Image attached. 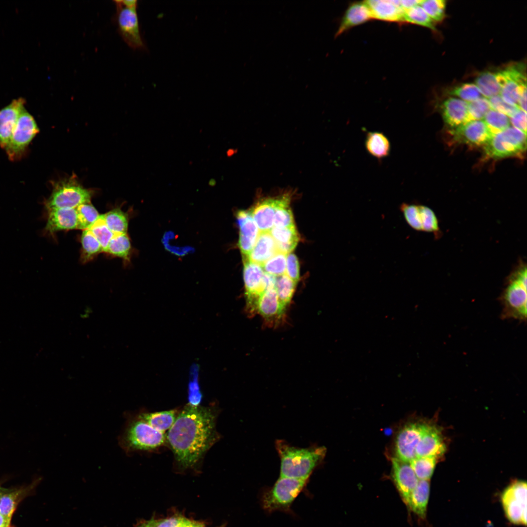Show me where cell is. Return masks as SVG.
<instances>
[{
  "label": "cell",
  "instance_id": "6da1fadb",
  "mask_svg": "<svg viewBox=\"0 0 527 527\" xmlns=\"http://www.w3.org/2000/svg\"><path fill=\"white\" fill-rule=\"evenodd\" d=\"M217 415L211 406L189 404L179 412L166 437L175 464L180 469H196L219 440Z\"/></svg>",
  "mask_w": 527,
  "mask_h": 527
},
{
  "label": "cell",
  "instance_id": "7a4b0ae2",
  "mask_svg": "<svg viewBox=\"0 0 527 527\" xmlns=\"http://www.w3.org/2000/svg\"><path fill=\"white\" fill-rule=\"evenodd\" d=\"M276 448L281 459L280 477L308 479L314 468L324 458V446L299 448L283 440L276 442Z\"/></svg>",
  "mask_w": 527,
  "mask_h": 527
},
{
  "label": "cell",
  "instance_id": "3957f363",
  "mask_svg": "<svg viewBox=\"0 0 527 527\" xmlns=\"http://www.w3.org/2000/svg\"><path fill=\"white\" fill-rule=\"evenodd\" d=\"M527 278L526 263L520 260L507 278L505 287L500 298L503 319L526 321Z\"/></svg>",
  "mask_w": 527,
  "mask_h": 527
},
{
  "label": "cell",
  "instance_id": "277c9868",
  "mask_svg": "<svg viewBox=\"0 0 527 527\" xmlns=\"http://www.w3.org/2000/svg\"><path fill=\"white\" fill-rule=\"evenodd\" d=\"M119 443L126 453L152 451L164 445L166 437L137 415L128 418Z\"/></svg>",
  "mask_w": 527,
  "mask_h": 527
},
{
  "label": "cell",
  "instance_id": "5b68a950",
  "mask_svg": "<svg viewBox=\"0 0 527 527\" xmlns=\"http://www.w3.org/2000/svg\"><path fill=\"white\" fill-rule=\"evenodd\" d=\"M92 191L84 188L73 174L53 183L52 192L44 202L46 210L53 208H76L91 202Z\"/></svg>",
  "mask_w": 527,
  "mask_h": 527
},
{
  "label": "cell",
  "instance_id": "8992f818",
  "mask_svg": "<svg viewBox=\"0 0 527 527\" xmlns=\"http://www.w3.org/2000/svg\"><path fill=\"white\" fill-rule=\"evenodd\" d=\"M307 481L308 479L280 477L274 486L264 494L262 499L263 508L268 512L288 511Z\"/></svg>",
  "mask_w": 527,
  "mask_h": 527
},
{
  "label": "cell",
  "instance_id": "52a82bcc",
  "mask_svg": "<svg viewBox=\"0 0 527 527\" xmlns=\"http://www.w3.org/2000/svg\"><path fill=\"white\" fill-rule=\"evenodd\" d=\"M526 148V133L514 127L494 135L485 145L486 155L492 158L519 155Z\"/></svg>",
  "mask_w": 527,
  "mask_h": 527
},
{
  "label": "cell",
  "instance_id": "ba28073f",
  "mask_svg": "<svg viewBox=\"0 0 527 527\" xmlns=\"http://www.w3.org/2000/svg\"><path fill=\"white\" fill-rule=\"evenodd\" d=\"M39 132L33 117L24 108L19 117L9 143L5 149L9 159L14 161L20 159Z\"/></svg>",
  "mask_w": 527,
  "mask_h": 527
},
{
  "label": "cell",
  "instance_id": "9c48e42d",
  "mask_svg": "<svg viewBox=\"0 0 527 527\" xmlns=\"http://www.w3.org/2000/svg\"><path fill=\"white\" fill-rule=\"evenodd\" d=\"M527 486L526 481H516L508 486L501 501L508 520L514 524H527Z\"/></svg>",
  "mask_w": 527,
  "mask_h": 527
},
{
  "label": "cell",
  "instance_id": "30bf717a",
  "mask_svg": "<svg viewBox=\"0 0 527 527\" xmlns=\"http://www.w3.org/2000/svg\"><path fill=\"white\" fill-rule=\"evenodd\" d=\"M496 76L501 87L500 96L508 103L518 106L521 94L527 91L524 65L518 64L509 66L497 72Z\"/></svg>",
  "mask_w": 527,
  "mask_h": 527
},
{
  "label": "cell",
  "instance_id": "8fae6325",
  "mask_svg": "<svg viewBox=\"0 0 527 527\" xmlns=\"http://www.w3.org/2000/svg\"><path fill=\"white\" fill-rule=\"evenodd\" d=\"M118 32L124 42L134 49L144 47L139 23L137 7H127L122 0H115Z\"/></svg>",
  "mask_w": 527,
  "mask_h": 527
},
{
  "label": "cell",
  "instance_id": "7c38bea8",
  "mask_svg": "<svg viewBox=\"0 0 527 527\" xmlns=\"http://www.w3.org/2000/svg\"><path fill=\"white\" fill-rule=\"evenodd\" d=\"M400 209L407 223L415 230L432 233L437 239L441 237L437 217L429 207L403 203Z\"/></svg>",
  "mask_w": 527,
  "mask_h": 527
},
{
  "label": "cell",
  "instance_id": "4fadbf2b",
  "mask_svg": "<svg viewBox=\"0 0 527 527\" xmlns=\"http://www.w3.org/2000/svg\"><path fill=\"white\" fill-rule=\"evenodd\" d=\"M264 272L261 265L245 259L243 274L245 290L246 311L250 316L257 313L259 299L266 290L263 279Z\"/></svg>",
  "mask_w": 527,
  "mask_h": 527
},
{
  "label": "cell",
  "instance_id": "5bb4252c",
  "mask_svg": "<svg viewBox=\"0 0 527 527\" xmlns=\"http://www.w3.org/2000/svg\"><path fill=\"white\" fill-rule=\"evenodd\" d=\"M427 426L424 424L410 423L404 426L396 437V457L408 462L415 458L416 446Z\"/></svg>",
  "mask_w": 527,
  "mask_h": 527
},
{
  "label": "cell",
  "instance_id": "9a60e30c",
  "mask_svg": "<svg viewBox=\"0 0 527 527\" xmlns=\"http://www.w3.org/2000/svg\"><path fill=\"white\" fill-rule=\"evenodd\" d=\"M451 133L456 142L474 146L485 145L493 136L483 120L467 122Z\"/></svg>",
  "mask_w": 527,
  "mask_h": 527
},
{
  "label": "cell",
  "instance_id": "2e32d148",
  "mask_svg": "<svg viewBox=\"0 0 527 527\" xmlns=\"http://www.w3.org/2000/svg\"><path fill=\"white\" fill-rule=\"evenodd\" d=\"M392 478L396 487L405 504L419 480L416 476L409 462L397 457L392 459Z\"/></svg>",
  "mask_w": 527,
  "mask_h": 527
},
{
  "label": "cell",
  "instance_id": "e0dca14e",
  "mask_svg": "<svg viewBox=\"0 0 527 527\" xmlns=\"http://www.w3.org/2000/svg\"><path fill=\"white\" fill-rule=\"evenodd\" d=\"M25 101L20 98L13 100L10 103L0 110V146L6 148L19 117L25 108Z\"/></svg>",
  "mask_w": 527,
  "mask_h": 527
},
{
  "label": "cell",
  "instance_id": "ac0fdd59",
  "mask_svg": "<svg viewBox=\"0 0 527 527\" xmlns=\"http://www.w3.org/2000/svg\"><path fill=\"white\" fill-rule=\"evenodd\" d=\"M47 222L44 234L53 236L58 231L77 229L75 208H53L46 210Z\"/></svg>",
  "mask_w": 527,
  "mask_h": 527
},
{
  "label": "cell",
  "instance_id": "d6986e66",
  "mask_svg": "<svg viewBox=\"0 0 527 527\" xmlns=\"http://www.w3.org/2000/svg\"><path fill=\"white\" fill-rule=\"evenodd\" d=\"M237 220L240 229L239 247L247 257L256 243L260 231L250 211H239Z\"/></svg>",
  "mask_w": 527,
  "mask_h": 527
},
{
  "label": "cell",
  "instance_id": "ffe728a7",
  "mask_svg": "<svg viewBox=\"0 0 527 527\" xmlns=\"http://www.w3.org/2000/svg\"><path fill=\"white\" fill-rule=\"evenodd\" d=\"M446 445L440 431L435 426L427 425L416 448V457L441 456Z\"/></svg>",
  "mask_w": 527,
  "mask_h": 527
},
{
  "label": "cell",
  "instance_id": "44dd1931",
  "mask_svg": "<svg viewBox=\"0 0 527 527\" xmlns=\"http://www.w3.org/2000/svg\"><path fill=\"white\" fill-rule=\"evenodd\" d=\"M285 310L279 300L274 287L266 290L260 296L257 313L260 314L267 324L273 325L281 321Z\"/></svg>",
  "mask_w": 527,
  "mask_h": 527
},
{
  "label": "cell",
  "instance_id": "7402d4cb",
  "mask_svg": "<svg viewBox=\"0 0 527 527\" xmlns=\"http://www.w3.org/2000/svg\"><path fill=\"white\" fill-rule=\"evenodd\" d=\"M442 112L445 123L451 129H455L468 122L467 102L455 98L446 100L442 105Z\"/></svg>",
  "mask_w": 527,
  "mask_h": 527
},
{
  "label": "cell",
  "instance_id": "603a6c76",
  "mask_svg": "<svg viewBox=\"0 0 527 527\" xmlns=\"http://www.w3.org/2000/svg\"><path fill=\"white\" fill-rule=\"evenodd\" d=\"M372 19L386 21L402 22L404 11L398 0H369L365 1Z\"/></svg>",
  "mask_w": 527,
  "mask_h": 527
},
{
  "label": "cell",
  "instance_id": "cb8c5ba5",
  "mask_svg": "<svg viewBox=\"0 0 527 527\" xmlns=\"http://www.w3.org/2000/svg\"><path fill=\"white\" fill-rule=\"evenodd\" d=\"M372 19L370 10L365 2L351 4L345 11L335 35L337 37L345 31Z\"/></svg>",
  "mask_w": 527,
  "mask_h": 527
},
{
  "label": "cell",
  "instance_id": "d4e9b609",
  "mask_svg": "<svg viewBox=\"0 0 527 527\" xmlns=\"http://www.w3.org/2000/svg\"><path fill=\"white\" fill-rule=\"evenodd\" d=\"M277 252L275 242L270 232H260L252 250L246 259L262 266Z\"/></svg>",
  "mask_w": 527,
  "mask_h": 527
},
{
  "label": "cell",
  "instance_id": "484cf974",
  "mask_svg": "<svg viewBox=\"0 0 527 527\" xmlns=\"http://www.w3.org/2000/svg\"><path fill=\"white\" fill-rule=\"evenodd\" d=\"M276 198L259 202L250 211L260 232H269L274 226Z\"/></svg>",
  "mask_w": 527,
  "mask_h": 527
},
{
  "label": "cell",
  "instance_id": "4316f807",
  "mask_svg": "<svg viewBox=\"0 0 527 527\" xmlns=\"http://www.w3.org/2000/svg\"><path fill=\"white\" fill-rule=\"evenodd\" d=\"M429 493V481L419 480L405 503L409 509L421 519L426 516Z\"/></svg>",
  "mask_w": 527,
  "mask_h": 527
},
{
  "label": "cell",
  "instance_id": "83f0119b",
  "mask_svg": "<svg viewBox=\"0 0 527 527\" xmlns=\"http://www.w3.org/2000/svg\"><path fill=\"white\" fill-rule=\"evenodd\" d=\"M278 252L290 253L296 246L299 237L295 225L287 227H273L269 231Z\"/></svg>",
  "mask_w": 527,
  "mask_h": 527
},
{
  "label": "cell",
  "instance_id": "f1b7e54d",
  "mask_svg": "<svg viewBox=\"0 0 527 527\" xmlns=\"http://www.w3.org/2000/svg\"><path fill=\"white\" fill-rule=\"evenodd\" d=\"M365 145L367 152L379 160L386 158L390 152L389 140L382 132H368L366 134Z\"/></svg>",
  "mask_w": 527,
  "mask_h": 527
},
{
  "label": "cell",
  "instance_id": "f546056e",
  "mask_svg": "<svg viewBox=\"0 0 527 527\" xmlns=\"http://www.w3.org/2000/svg\"><path fill=\"white\" fill-rule=\"evenodd\" d=\"M178 413L177 409H171L154 412H143L138 416L156 430L165 433L174 423Z\"/></svg>",
  "mask_w": 527,
  "mask_h": 527
},
{
  "label": "cell",
  "instance_id": "4dcf8cb0",
  "mask_svg": "<svg viewBox=\"0 0 527 527\" xmlns=\"http://www.w3.org/2000/svg\"><path fill=\"white\" fill-rule=\"evenodd\" d=\"M289 203V195H284L276 198L274 227H287L294 225Z\"/></svg>",
  "mask_w": 527,
  "mask_h": 527
},
{
  "label": "cell",
  "instance_id": "1f68e13d",
  "mask_svg": "<svg viewBox=\"0 0 527 527\" xmlns=\"http://www.w3.org/2000/svg\"><path fill=\"white\" fill-rule=\"evenodd\" d=\"M482 96L489 99L500 95L501 87L497 81L496 73L485 71L480 74L474 83Z\"/></svg>",
  "mask_w": 527,
  "mask_h": 527
},
{
  "label": "cell",
  "instance_id": "d6a6232c",
  "mask_svg": "<svg viewBox=\"0 0 527 527\" xmlns=\"http://www.w3.org/2000/svg\"><path fill=\"white\" fill-rule=\"evenodd\" d=\"M131 248L130 239L127 233L115 234L105 252L128 261Z\"/></svg>",
  "mask_w": 527,
  "mask_h": 527
},
{
  "label": "cell",
  "instance_id": "836d02e7",
  "mask_svg": "<svg viewBox=\"0 0 527 527\" xmlns=\"http://www.w3.org/2000/svg\"><path fill=\"white\" fill-rule=\"evenodd\" d=\"M101 216L106 225L114 233H127L128 217L120 208H115Z\"/></svg>",
  "mask_w": 527,
  "mask_h": 527
},
{
  "label": "cell",
  "instance_id": "e575fe53",
  "mask_svg": "<svg viewBox=\"0 0 527 527\" xmlns=\"http://www.w3.org/2000/svg\"><path fill=\"white\" fill-rule=\"evenodd\" d=\"M81 261L86 263L93 259L99 253L103 252L99 241L88 229L82 231L81 237Z\"/></svg>",
  "mask_w": 527,
  "mask_h": 527
},
{
  "label": "cell",
  "instance_id": "d590c367",
  "mask_svg": "<svg viewBox=\"0 0 527 527\" xmlns=\"http://www.w3.org/2000/svg\"><path fill=\"white\" fill-rule=\"evenodd\" d=\"M77 229H89L98 220L100 215L91 202L82 203L76 208Z\"/></svg>",
  "mask_w": 527,
  "mask_h": 527
},
{
  "label": "cell",
  "instance_id": "8d00e7d4",
  "mask_svg": "<svg viewBox=\"0 0 527 527\" xmlns=\"http://www.w3.org/2000/svg\"><path fill=\"white\" fill-rule=\"evenodd\" d=\"M437 459L435 457H416L409 463L419 480H429L433 474Z\"/></svg>",
  "mask_w": 527,
  "mask_h": 527
},
{
  "label": "cell",
  "instance_id": "74e56055",
  "mask_svg": "<svg viewBox=\"0 0 527 527\" xmlns=\"http://www.w3.org/2000/svg\"><path fill=\"white\" fill-rule=\"evenodd\" d=\"M296 284L285 274L276 277L275 288L279 300L285 309L291 301Z\"/></svg>",
  "mask_w": 527,
  "mask_h": 527
},
{
  "label": "cell",
  "instance_id": "f35d334b",
  "mask_svg": "<svg viewBox=\"0 0 527 527\" xmlns=\"http://www.w3.org/2000/svg\"><path fill=\"white\" fill-rule=\"evenodd\" d=\"M402 22L415 24L435 30L434 21L419 4L405 11Z\"/></svg>",
  "mask_w": 527,
  "mask_h": 527
},
{
  "label": "cell",
  "instance_id": "ab89813d",
  "mask_svg": "<svg viewBox=\"0 0 527 527\" xmlns=\"http://www.w3.org/2000/svg\"><path fill=\"white\" fill-rule=\"evenodd\" d=\"M493 136L500 133L510 126V120L506 115L491 109L483 120Z\"/></svg>",
  "mask_w": 527,
  "mask_h": 527
},
{
  "label": "cell",
  "instance_id": "60d3db41",
  "mask_svg": "<svg viewBox=\"0 0 527 527\" xmlns=\"http://www.w3.org/2000/svg\"><path fill=\"white\" fill-rule=\"evenodd\" d=\"M94 235L105 252L109 243L114 235L105 223L101 215L88 229Z\"/></svg>",
  "mask_w": 527,
  "mask_h": 527
},
{
  "label": "cell",
  "instance_id": "b9f144b4",
  "mask_svg": "<svg viewBox=\"0 0 527 527\" xmlns=\"http://www.w3.org/2000/svg\"><path fill=\"white\" fill-rule=\"evenodd\" d=\"M199 365L193 364L190 369V380L188 384V404L194 405H199L202 399L200 385L199 383Z\"/></svg>",
  "mask_w": 527,
  "mask_h": 527
},
{
  "label": "cell",
  "instance_id": "7bdbcfd3",
  "mask_svg": "<svg viewBox=\"0 0 527 527\" xmlns=\"http://www.w3.org/2000/svg\"><path fill=\"white\" fill-rule=\"evenodd\" d=\"M286 255L287 254L284 253L277 252L262 265L264 272L275 277L284 274Z\"/></svg>",
  "mask_w": 527,
  "mask_h": 527
},
{
  "label": "cell",
  "instance_id": "ee69618b",
  "mask_svg": "<svg viewBox=\"0 0 527 527\" xmlns=\"http://www.w3.org/2000/svg\"><path fill=\"white\" fill-rule=\"evenodd\" d=\"M22 491L20 490L9 491L0 498V514L11 520Z\"/></svg>",
  "mask_w": 527,
  "mask_h": 527
},
{
  "label": "cell",
  "instance_id": "f6af8a7d",
  "mask_svg": "<svg viewBox=\"0 0 527 527\" xmlns=\"http://www.w3.org/2000/svg\"><path fill=\"white\" fill-rule=\"evenodd\" d=\"M419 5L434 22L441 21L444 19L446 8V0H421Z\"/></svg>",
  "mask_w": 527,
  "mask_h": 527
},
{
  "label": "cell",
  "instance_id": "bcb514c9",
  "mask_svg": "<svg viewBox=\"0 0 527 527\" xmlns=\"http://www.w3.org/2000/svg\"><path fill=\"white\" fill-rule=\"evenodd\" d=\"M467 108L469 121L483 119L491 109L488 99L484 97L467 102Z\"/></svg>",
  "mask_w": 527,
  "mask_h": 527
},
{
  "label": "cell",
  "instance_id": "7dc6e473",
  "mask_svg": "<svg viewBox=\"0 0 527 527\" xmlns=\"http://www.w3.org/2000/svg\"><path fill=\"white\" fill-rule=\"evenodd\" d=\"M450 94L457 96L466 102H472L483 97L476 85L472 83H465L456 86L450 91Z\"/></svg>",
  "mask_w": 527,
  "mask_h": 527
},
{
  "label": "cell",
  "instance_id": "c3c4849f",
  "mask_svg": "<svg viewBox=\"0 0 527 527\" xmlns=\"http://www.w3.org/2000/svg\"><path fill=\"white\" fill-rule=\"evenodd\" d=\"M488 101L491 109L501 112L510 118L520 109L517 106L506 102L500 95L489 98Z\"/></svg>",
  "mask_w": 527,
  "mask_h": 527
},
{
  "label": "cell",
  "instance_id": "681fc988",
  "mask_svg": "<svg viewBox=\"0 0 527 527\" xmlns=\"http://www.w3.org/2000/svg\"><path fill=\"white\" fill-rule=\"evenodd\" d=\"M285 274L295 283L300 279V266L296 256L290 253L286 255Z\"/></svg>",
  "mask_w": 527,
  "mask_h": 527
},
{
  "label": "cell",
  "instance_id": "f907efd6",
  "mask_svg": "<svg viewBox=\"0 0 527 527\" xmlns=\"http://www.w3.org/2000/svg\"><path fill=\"white\" fill-rule=\"evenodd\" d=\"M510 122L513 127L526 133L527 112L521 109L510 117Z\"/></svg>",
  "mask_w": 527,
  "mask_h": 527
},
{
  "label": "cell",
  "instance_id": "816d5d0a",
  "mask_svg": "<svg viewBox=\"0 0 527 527\" xmlns=\"http://www.w3.org/2000/svg\"><path fill=\"white\" fill-rule=\"evenodd\" d=\"M182 517H172L161 520H152L153 527H177Z\"/></svg>",
  "mask_w": 527,
  "mask_h": 527
},
{
  "label": "cell",
  "instance_id": "f5cc1de1",
  "mask_svg": "<svg viewBox=\"0 0 527 527\" xmlns=\"http://www.w3.org/2000/svg\"><path fill=\"white\" fill-rule=\"evenodd\" d=\"M421 0H398V4L399 7L404 12L410 9L411 8L419 5Z\"/></svg>",
  "mask_w": 527,
  "mask_h": 527
},
{
  "label": "cell",
  "instance_id": "db71d44e",
  "mask_svg": "<svg viewBox=\"0 0 527 527\" xmlns=\"http://www.w3.org/2000/svg\"><path fill=\"white\" fill-rule=\"evenodd\" d=\"M10 520L0 514V527H9Z\"/></svg>",
  "mask_w": 527,
  "mask_h": 527
},
{
  "label": "cell",
  "instance_id": "11a10c76",
  "mask_svg": "<svg viewBox=\"0 0 527 527\" xmlns=\"http://www.w3.org/2000/svg\"><path fill=\"white\" fill-rule=\"evenodd\" d=\"M9 491V489L3 488L0 486V498L2 495Z\"/></svg>",
  "mask_w": 527,
  "mask_h": 527
},
{
  "label": "cell",
  "instance_id": "9f6ffc18",
  "mask_svg": "<svg viewBox=\"0 0 527 527\" xmlns=\"http://www.w3.org/2000/svg\"><path fill=\"white\" fill-rule=\"evenodd\" d=\"M140 527H153L152 521L148 522L142 525Z\"/></svg>",
  "mask_w": 527,
  "mask_h": 527
}]
</instances>
